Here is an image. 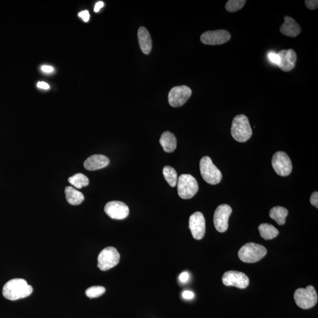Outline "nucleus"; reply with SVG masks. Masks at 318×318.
Instances as JSON below:
<instances>
[{
  "label": "nucleus",
  "mask_w": 318,
  "mask_h": 318,
  "mask_svg": "<svg viewBox=\"0 0 318 318\" xmlns=\"http://www.w3.org/2000/svg\"><path fill=\"white\" fill-rule=\"evenodd\" d=\"M33 287L23 279H13L4 285L2 295L10 301H16L29 297L32 294Z\"/></svg>",
  "instance_id": "nucleus-1"
},
{
  "label": "nucleus",
  "mask_w": 318,
  "mask_h": 318,
  "mask_svg": "<svg viewBox=\"0 0 318 318\" xmlns=\"http://www.w3.org/2000/svg\"><path fill=\"white\" fill-rule=\"evenodd\" d=\"M231 134L239 142H245L250 139L252 131L247 116L243 115L235 116L232 121Z\"/></svg>",
  "instance_id": "nucleus-2"
},
{
  "label": "nucleus",
  "mask_w": 318,
  "mask_h": 318,
  "mask_svg": "<svg viewBox=\"0 0 318 318\" xmlns=\"http://www.w3.org/2000/svg\"><path fill=\"white\" fill-rule=\"evenodd\" d=\"M267 254V250L264 246L250 242L243 245L240 249L238 256L240 261L251 264L259 261Z\"/></svg>",
  "instance_id": "nucleus-3"
},
{
  "label": "nucleus",
  "mask_w": 318,
  "mask_h": 318,
  "mask_svg": "<svg viewBox=\"0 0 318 318\" xmlns=\"http://www.w3.org/2000/svg\"><path fill=\"white\" fill-rule=\"evenodd\" d=\"M318 294L313 286L309 285L306 288L296 290L294 300L296 304L300 308L308 309L316 305L318 302Z\"/></svg>",
  "instance_id": "nucleus-4"
},
{
  "label": "nucleus",
  "mask_w": 318,
  "mask_h": 318,
  "mask_svg": "<svg viewBox=\"0 0 318 318\" xmlns=\"http://www.w3.org/2000/svg\"><path fill=\"white\" fill-rule=\"evenodd\" d=\"M200 170L201 176L207 184H219L222 180V173L208 156L203 157L201 159Z\"/></svg>",
  "instance_id": "nucleus-5"
},
{
  "label": "nucleus",
  "mask_w": 318,
  "mask_h": 318,
  "mask_svg": "<svg viewBox=\"0 0 318 318\" xmlns=\"http://www.w3.org/2000/svg\"><path fill=\"white\" fill-rule=\"evenodd\" d=\"M178 195L182 199L192 198L198 192L199 185L194 177L189 174L179 176L177 182Z\"/></svg>",
  "instance_id": "nucleus-6"
},
{
  "label": "nucleus",
  "mask_w": 318,
  "mask_h": 318,
  "mask_svg": "<svg viewBox=\"0 0 318 318\" xmlns=\"http://www.w3.org/2000/svg\"><path fill=\"white\" fill-rule=\"evenodd\" d=\"M120 259V253L115 248H106L99 254L98 267L102 271L109 270L119 263Z\"/></svg>",
  "instance_id": "nucleus-7"
},
{
  "label": "nucleus",
  "mask_w": 318,
  "mask_h": 318,
  "mask_svg": "<svg viewBox=\"0 0 318 318\" xmlns=\"http://www.w3.org/2000/svg\"><path fill=\"white\" fill-rule=\"evenodd\" d=\"M272 164L273 169L278 175L283 177L290 175L292 170L291 160L284 151H278L273 156Z\"/></svg>",
  "instance_id": "nucleus-8"
},
{
  "label": "nucleus",
  "mask_w": 318,
  "mask_h": 318,
  "mask_svg": "<svg viewBox=\"0 0 318 318\" xmlns=\"http://www.w3.org/2000/svg\"><path fill=\"white\" fill-rule=\"evenodd\" d=\"M192 95V90L186 85L173 87L168 93V103L173 107L183 106Z\"/></svg>",
  "instance_id": "nucleus-9"
},
{
  "label": "nucleus",
  "mask_w": 318,
  "mask_h": 318,
  "mask_svg": "<svg viewBox=\"0 0 318 318\" xmlns=\"http://www.w3.org/2000/svg\"><path fill=\"white\" fill-rule=\"evenodd\" d=\"M232 212V209L228 204H223L216 209L214 217V222L216 229L223 233L228 229L229 218Z\"/></svg>",
  "instance_id": "nucleus-10"
},
{
  "label": "nucleus",
  "mask_w": 318,
  "mask_h": 318,
  "mask_svg": "<svg viewBox=\"0 0 318 318\" xmlns=\"http://www.w3.org/2000/svg\"><path fill=\"white\" fill-rule=\"evenodd\" d=\"M231 35L225 30H215L204 32L201 35V43L206 45H221L231 40Z\"/></svg>",
  "instance_id": "nucleus-11"
},
{
  "label": "nucleus",
  "mask_w": 318,
  "mask_h": 318,
  "mask_svg": "<svg viewBox=\"0 0 318 318\" xmlns=\"http://www.w3.org/2000/svg\"><path fill=\"white\" fill-rule=\"evenodd\" d=\"M223 283L228 286H234L240 289H245L250 284V279L244 273L237 271H228L224 273Z\"/></svg>",
  "instance_id": "nucleus-12"
},
{
  "label": "nucleus",
  "mask_w": 318,
  "mask_h": 318,
  "mask_svg": "<svg viewBox=\"0 0 318 318\" xmlns=\"http://www.w3.org/2000/svg\"><path fill=\"white\" fill-rule=\"evenodd\" d=\"M189 229L193 238L201 240L206 232V221L204 216L200 212H196L189 218Z\"/></svg>",
  "instance_id": "nucleus-13"
},
{
  "label": "nucleus",
  "mask_w": 318,
  "mask_h": 318,
  "mask_svg": "<svg viewBox=\"0 0 318 318\" xmlns=\"http://www.w3.org/2000/svg\"><path fill=\"white\" fill-rule=\"evenodd\" d=\"M104 212L113 219L123 220L129 214V208L127 204L120 201H112L104 207Z\"/></svg>",
  "instance_id": "nucleus-14"
},
{
  "label": "nucleus",
  "mask_w": 318,
  "mask_h": 318,
  "mask_svg": "<svg viewBox=\"0 0 318 318\" xmlns=\"http://www.w3.org/2000/svg\"><path fill=\"white\" fill-rule=\"evenodd\" d=\"M278 54L280 57V63L278 66L281 70L288 72L294 69L297 60V54L294 50H283Z\"/></svg>",
  "instance_id": "nucleus-15"
},
{
  "label": "nucleus",
  "mask_w": 318,
  "mask_h": 318,
  "mask_svg": "<svg viewBox=\"0 0 318 318\" xmlns=\"http://www.w3.org/2000/svg\"><path fill=\"white\" fill-rule=\"evenodd\" d=\"M284 21L280 27L282 34L289 37H297L302 30L300 24L289 16L285 17Z\"/></svg>",
  "instance_id": "nucleus-16"
},
{
  "label": "nucleus",
  "mask_w": 318,
  "mask_h": 318,
  "mask_svg": "<svg viewBox=\"0 0 318 318\" xmlns=\"http://www.w3.org/2000/svg\"><path fill=\"white\" fill-rule=\"evenodd\" d=\"M109 159L106 156L102 154H95L85 160L84 167L88 170L93 171L106 167L109 165Z\"/></svg>",
  "instance_id": "nucleus-17"
},
{
  "label": "nucleus",
  "mask_w": 318,
  "mask_h": 318,
  "mask_svg": "<svg viewBox=\"0 0 318 318\" xmlns=\"http://www.w3.org/2000/svg\"><path fill=\"white\" fill-rule=\"evenodd\" d=\"M138 39L140 48L143 53H150L152 48V41L151 35L145 27H141L138 30Z\"/></svg>",
  "instance_id": "nucleus-18"
},
{
  "label": "nucleus",
  "mask_w": 318,
  "mask_h": 318,
  "mask_svg": "<svg viewBox=\"0 0 318 318\" xmlns=\"http://www.w3.org/2000/svg\"><path fill=\"white\" fill-rule=\"evenodd\" d=\"M160 145L163 150L167 153H171L175 151L177 146V140L175 135L170 132H165L160 139Z\"/></svg>",
  "instance_id": "nucleus-19"
},
{
  "label": "nucleus",
  "mask_w": 318,
  "mask_h": 318,
  "mask_svg": "<svg viewBox=\"0 0 318 318\" xmlns=\"http://www.w3.org/2000/svg\"><path fill=\"white\" fill-rule=\"evenodd\" d=\"M66 199L71 205H79L84 200V196L82 192L74 189L73 187L67 186L65 189Z\"/></svg>",
  "instance_id": "nucleus-20"
},
{
  "label": "nucleus",
  "mask_w": 318,
  "mask_h": 318,
  "mask_svg": "<svg viewBox=\"0 0 318 318\" xmlns=\"http://www.w3.org/2000/svg\"><path fill=\"white\" fill-rule=\"evenodd\" d=\"M288 215V211L282 206H275L270 209L269 216L271 219L275 220L279 225H284Z\"/></svg>",
  "instance_id": "nucleus-21"
},
{
  "label": "nucleus",
  "mask_w": 318,
  "mask_h": 318,
  "mask_svg": "<svg viewBox=\"0 0 318 318\" xmlns=\"http://www.w3.org/2000/svg\"><path fill=\"white\" fill-rule=\"evenodd\" d=\"M258 229L261 237L265 240L274 239L279 234L278 229L269 223L261 224L258 227Z\"/></svg>",
  "instance_id": "nucleus-22"
},
{
  "label": "nucleus",
  "mask_w": 318,
  "mask_h": 318,
  "mask_svg": "<svg viewBox=\"0 0 318 318\" xmlns=\"http://www.w3.org/2000/svg\"><path fill=\"white\" fill-rule=\"evenodd\" d=\"M68 181L77 189H82V187L87 186L89 184V180L87 177L82 173H77L71 176L68 178Z\"/></svg>",
  "instance_id": "nucleus-23"
},
{
  "label": "nucleus",
  "mask_w": 318,
  "mask_h": 318,
  "mask_svg": "<svg viewBox=\"0 0 318 318\" xmlns=\"http://www.w3.org/2000/svg\"><path fill=\"white\" fill-rule=\"evenodd\" d=\"M163 174L166 181L171 187H174L176 186L178 178V174H177L175 168L169 167V166H166L163 168Z\"/></svg>",
  "instance_id": "nucleus-24"
},
{
  "label": "nucleus",
  "mask_w": 318,
  "mask_h": 318,
  "mask_svg": "<svg viewBox=\"0 0 318 318\" xmlns=\"http://www.w3.org/2000/svg\"><path fill=\"white\" fill-rule=\"evenodd\" d=\"M246 2L245 0H229L225 5L226 10L230 13L238 12L244 6Z\"/></svg>",
  "instance_id": "nucleus-25"
},
{
  "label": "nucleus",
  "mask_w": 318,
  "mask_h": 318,
  "mask_svg": "<svg viewBox=\"0 0 318 318\" xmlns=\"http://www.w3.org/2000/svg\"><path fill=\"white\" fill-rule=\"evenodd\" d=\"M106 292V289L103 286H94L90 287L85 290V294L87 297L91 299L96 298L100 297Z\"/></svg>",
  "instance_id": "nucleus-26"
},
{
  "label": "nucleus",
  "mask_w": 318,
  "mask_h": 318,
  "mask_svg": "<svg viewBox=\"0 0 318 318\" xmlns=\"http://www.w3.org/2000/svg\"><path fill=\"white\" fill-rule=\"evenodd\" d=\"M268 59L273 65L278 66L280 63V57L279 56L278 53H276L274 51H271L268 54Z\"/></svg>",
  "instance_id": "nucleus-27"
},
{
  "label": "nucleus",
  "mask_w": 318,
  "mask_h": 318,
  "mask_svg": "<svg viewBox=\"0 0 318 318\" xmlns=\"http://www.w3.org/2000/svg\"><path fill=\"white\" fill-rule=\"evenodd\" d=\"M305 4L306 7L311 10H315L318 8V0H306Z\"/></svg>",
  "instance_id": "nucleus-28"
},
{
  "label": "nucleus",
  "mask_w": 318,
  "mask_h": 318,
  "mask_svg": "<svg viewBox=\"0 0 318 318\" xmlns=\"http://www.w3.org/2000/svg\"><path fill=\"white\" fill-rule=\"evenodd\" d=\"M310 202L312 206L318 208V193L315 192L311 196Z\"/></svg>",
  "instance_id": "nucleus-29"
},
{
  "label": "nucleus",
  "mask_w": 318,
  "mask_h": 318,
  "mask_svg": "<svg viewBox=\"0 0 318 318\" xmlns=\"http://www.w3.org/2000/svg\"><path fill=\"white\" fill-rule=\"evenodd\" d=\"M79 16L85 22H87L90 19V14L87 10L83 11L79 13Z\"/></svg>",
  "instance_id": "nucleus-30"
},
{
  "label": "nucleus",
  "mask_w": 318,
  "mask_h": 318,
  "mask_svg": "<svg viewBox=\"0 0 318 318\" xmlns=\"http://www.w3.org/2000/svg\"><path fill=\"white\" fill-rule=\"evenodd\" d=\"M189 274L187 272H184L181 273L179 276V280L182 283H186L189 280Z\"/></svg>",
  "instance_id": "nucleus-31"
},
{
  "label": "nucleus",
  "mask_w": 318,
  "mask_h": 318,
  "mask_svg": "<svg viewBox=\"0 0 318 318\" xmlns=\"http://www.w3.org/2000/svg\"><path fill=\"white\" fill-rule=\"evenodd\" d=\"M194 294H193V292L192 291H189V290H186V291H184L183 292V294H182V297L185 300H192L193 298H194Z\"/></svg>",
  "instance_id": "nucleus-32"
},
{
  "label": "nucleus",
  "mask_w": 318,
  "mask_h": 318,
  "mask_svg": "<svg viewBox=\"0 0 318 318\" xmlns=\"http://www.w3.org/2000/svg\"><path fill=\"white\" fill-rule=\"evenodd\" d=\"M41 70H42L44 73H52L54 71L53 67H51L50 66L44 65L41 66Z\"/></svg>",
  "instance_id": "nucleus-33"
},
{
  "label": "nucleus",
  "mask_w": 318,
  "mask_h": 318,
  "mask_svg": "<svg viewBox=\"0 0 318 318\" xmlns=\"http://www.w3.org/2000/svg\"><path fill=\"white\" fill-rule=\"evenodd\" d=\"M37 87L44 90H48L50 88V85L47 83L44 82H38Z\"/></svg>",
  "instance_id": "nucleus-34"
},
{
  "label": "nucleus",
  "mask_w": 318,
  "mask_h": 318,
  "mask_svg": "<svg viewBox=\"0 0 318 318\" xmlns=\"http://www.w3.org/2000/svg\"><path fill=\"white\" fill-rule=\"evenodd\" d=\"M104 6V2L103 1H99L97 2L95 7V12L98 13L102 7Z\"/></svg>",
  "instance_id": "nucleus-35"
}]
</instances>
